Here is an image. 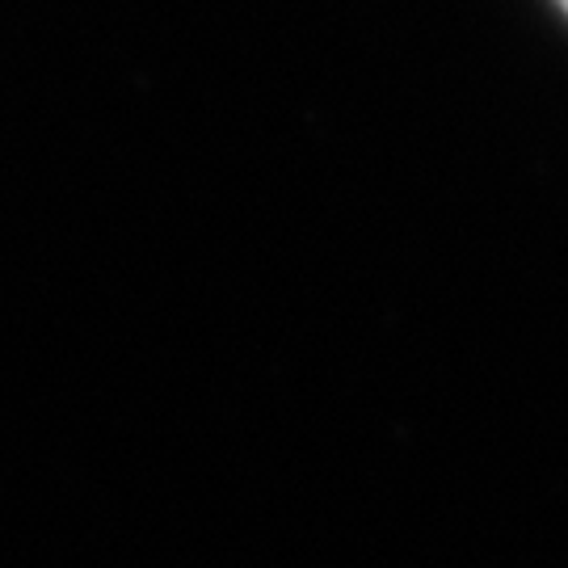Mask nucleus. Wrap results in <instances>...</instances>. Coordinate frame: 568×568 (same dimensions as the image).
I'll return each mask as SVG.
<instances>
[{
  "label": "nucleus",
  "instance_id": "1",
  "mask_svg": "<svg viewBox=\"0 0 568 568\" xmlns=\"http://www.w3.org/2000/svg\"><path fill=\"white\" fill-rule=\"evenodd\" d=\"M560 4H565V9H568V0H560Z\"/></svg>",
  "mask_w": 568,
  "mask_h": 568
}]
</instances>
